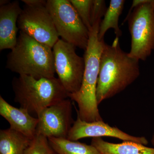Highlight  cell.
Wrapping results in <instances>:
<instances>
[{
  "label": "cell",
  "mask_w": 154,
  "mask_h": 154,
  "mask_svg": "<svg viewBox=\"0 0 154 154\" xmlns=\"http://www.w3.org/2000/svg\"><path fill=\"white\" fill-rule=\"evenodd\" d=\"M119 38L103 47L96 89L99 105L124 91L140 75L139 61L121 49Z\"/></svg>",
  "instance_id": "1"
},
{
  "label": "cell",
  "mask_w": 154,
  "mask_h": 154,
  "mask_svg": "<svg viewBox=\"0 0 154 154\" xmlns=\"http://www.w3.org/2000/svg\"><path fill=\"white\" fill-rule=\"evenodd\" d=\"M101 21L94 23L89 30L88 47L83 57L85 69L81 88L76 93L69 94V98L78 105L77 114L82 120L87 122L103 121L96 98L100 58L105 43L104 40L100 41L98 37Z\"/></svg>",
  "instance_id": "2"
},
{
  "label": "cell",
  "mask_w": 154,
  "mask_h": 154,
  "mask_svg": "<svg viewBox=\"0 0 154 154\" xmlns=\"http://www.w3.org/2000/svg\"><path fill=\"white\" fill-rule=\"evenodd\" d=\"M6 68L36 79L54 78L52 48L19 32L17 43L7 56Z\"/></svg>",
  "instance_id": "3"
},
{
  "label": "cell",
  "mask_w": 154,
  "mask_h": 154,
  "mask_svg": "<svg viewBox=\"0 0 154 154\" xmlns=\"http://www.w3.org/2000/svg\"><path fill=\"white\" fill-rule=\"evenodd\" d=\"M14 100L31 115L36 116L47 107L69 98L58 78L36 79L19 75L12 81Z\"/></svg>",
  "instance_id": "4"
},
{
  "label": "cell",
  "mask_w": 154,
  "mask_h": 154,
  "mask_svg": "<svg viewBox=\"0 0 154 154\" xmlns=\"http://www.w3.org/2000/svg\"><path fill=\"white\" fill-rule=\"evenodd\" d=\"M128 22L131 36L130 57L146 60L154 50V0H143L130 9L122 24Z\"/></svg>",
  "instance_id": "5"
},
{
  "label": "cell",
  "mask_w": 154,
  "mask_h": 154,
  "mask_svg": "<svg viewBox=\"0 0 154 154\" xmlns=\"http://www.w3.org/2000/svg\"><path fill=\"white\" fill-rule=\"evenodd\" d=\"M46 7L59 37L75 47L85 50L89 30L69 0H47Z\"/></svg>",
  "instance_id": "6"
},
{
  "label": "cell",
  "mask_w": 154,
  "mask_h": 154,
  "mask_svg": "<svg viewBox=\"0 0 154 154\" xmlns=\"http://www.w3.org/2000/svg\"><path fill=\"white\" fill-rule=\"evenodd\" d=\"M75 48L62 39H59L52 48L55 72L69 94L80 90L85 71L84 57L77 54Z\"/></svg>",
  "instance_id": "7"
},
{
  "label": "cell",
  "mask_w": 154,
  "mask_h": 154,
  "mask_svg": "<svg viewBox=\"0 0 154 154\" xmlns=\"http://www.w3.org/2000/svg\"><path fill=\"white\" fill-rule=\"evenodd\" d=\"M21 32L51 48L59 39L53 20L46 6L25 5L18 18Z\"/></svg>",
  "instance_id": "8"
},
{
  "label": "cell",
  "mask_w": 154,
  "mask_h": 154,
  "mask_svg": "<svg viewBox=\"0 0 154 154\" xmlns=\"http://www.w3.org/2000/svg\"><path fill=\"white\" fill-rule=\"evenodd\" d=\"M72 113V103L68 98L47 107L37 116L36 134L48 138H67L75 122Z\"/></svg>",
  "instance_id": "9"
},
{
  "label": "cell",
  "mask_w": 154,
  "mask_h": 154,
  "mask_svg": "<svg viewBox=\"0 0 154 154\" xmlns=\"http://www.w3.org/2000/svg\"><path fill=\"white\" fill-rule=\"evenodd\" d=\"M108 137L116 138L123 141L137 143L144 145L148 143L147 140L144 137H137L122 131L116 127H112L103 121L87 122L83 121L77 114L68 136L69 140L78 141L86 137L98 138Z\"/></svg>",
  "instance_id": "10"
},
{
  "label": "cell",
  "mask_w": 154,
  "mask_h": 154,
  "mask_svg": "<svg viewBox=\"0 0 154 154\" xmlns=\"http://www.w3.org/2000/svg\"><path fill=\"white\" fill-rule=\"evenodd\" d=\"M0 115L8 121L10 128L25 135L32 140L36 135L38 119L27 110L10 105L0 96Z\"/></svg>",
  "instance_id": "11"
},
{
  "label": "cell",
  "mask_w": 154,
  "mask_h": 154,
  "mask_svg": "<svg viewBox=\"0 0 154 154\" xmlns=\"http://www.w3.org/2000/svg\"><path fill=\"white\" fill-rule=\"evenodd\" d=\"M22 11L17 1L0 6V50H12L17 44V22Z\"/></svg>",
  "instance_id": "12"
},
{
  "label": "cell",
  "mask_w": 154,
  "mask_h": 154,
  "mask_svg": "<svg viewBox=\"0 0 154 154\" xmlns=\"http://www.w3.org/2000/svg\"><path fill=\"white\" fill-rule=\"evenodd\" d=\"M91 144L100 154H154V148L133 142L114 143L103 140L101 137L93 138Z\"/></svg>",
  "instance_id": "13"
},
{
  "label": "cell",
  "mask_w": 154,
  "mask_h": 154,
  "mask_svg": "<svg viewBox=\"0 0 154 154\" xmlns=\"http://www.w3.org/2000/svg\"><path fill=\"white\" fill-rule=\"evenodd\" d=\"M32 140L9 128L0 131V154H24Z\"/></svg>",
  "instance_id": "14"
},
{
  "label": "cell",
  "mask_w": 154,
  "mask_h": 154,
  "mask_svg": "<svg viewBox=\"0 0 154 154\" xmlns=\"http://www.w3.org/2000/svg\"><path fill=\"white\" fill-rule=\"evenodd\" d=\"M125 3L124 0H110V5L99 26L98 37L100 41L104 40L105 33L111 28L114 30L116 37L119 38L122 35L119 26V20L123 11Z\"/></svg>",
  "instance_id": "15"
},
{
  "label": "cell",
  "mask_w": 154,
  "mask_h": 154,
  "mask_svg": "<svg viewBox=\"0 0 154 154\" xmlns=\"http://www.w3.org/2000/svg\"><path fill=\"white\" fill-rule=\"evenodd\" d=\"M50 145L57 154H100L92 145L67 138H48Z\"/></svg>",
  "instance_id": "16"
},
{
  "label": "cell",
  "mask_w": 154,
  "mask_h": 154,
  "mask_svg": "<svg viewBox=\"0 0 154 154\" xmlns=\"http://www.w3.org/2000/svg\"><path fill=\"white\" fill-rule=\"evenodd\" d=\"M24 154H57L50 145L48 138L36 134L25 150Z\"/></svg>",
  "instance_id": "17"
},
{
  "label": "cell",
  "mask_w": 154,
  "mask_h": 154,
  "mask_svg": "<svg viewBox=\"0 0 154 154\" xmlns=\"http://www.w3.org/2000/svg\"><path fill=\"white\" fill-rule=\"evenodd\" d=\"M84 24L90 30L92 28L91 11L93 0H69Z\"/></svg>",
  "instance_id": "18"
},
{
  "label": "cell",
  "mask_w": 154,
  "mask_h": 154,
  "mask_svg": "<svg viewBox=\"0 0 154 154\" xmlns=\"http://www.w3.org/2000/svg\"><path fill=\"white\" fill-rule=\"evenodd\" d=\"M107 8L104 0H93L91 11V23L93 25L97 21L102 20Z\"/></svg>",
  "instance_id": "19"
},
{
  "label": "cell",
  "mask_w": 154,
  "mask_h": 154,
  "mask_svg": "<svg viewBox=\"0 0 154 154\" xmlns=\"http://www.w3.org/2000/svg\"><path fill=\"white\" fill-rule=\"evenodd\" d=\"M22 1L26 5L32 7L46 6L47 4V1L45 0H22Z\"/></svg>",
  "instance_id": "20"
},
{
  "label": "cell",
  "mask_w": 154,
  "mask_h": 154,
  "mask_svg": "<svg viewBox=\"0 0 154 154\" xmlns=\"http://www.w3.org/2000/svg\"><path fill=\"white\" fill-rule=\"evenodd\" d=\"M11 2L10 0H1L0 1V6L5 5H8L9 3Z\"/></svg>",
  "instance_id": "21"
},
{
  "label": "cell",
  "mask_w": 154,
  "mask_h": 154,
  "mask_svg": "<svg viewBox=\"0 0 154 154\" xmlns=\"http://www.w3.org/2000/svg\"><path fill=\"white\" fill-rule=\"evenodd\" d=\"M151 143L152 145L154 146V133L153 134L152 136Z\"/></svg>",
  "instance_id": "22"
}]
</instances>
